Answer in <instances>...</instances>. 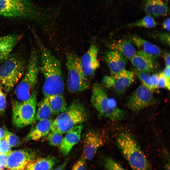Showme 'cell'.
I'll list each match as a JSON object with an SVG mask.
<instances>
[{
  "label": "cell",
  "mask_w": 170,
  "mask_h": 170,
  "mask_svg": "<svg viewBox=\"0 0 170 170\" xmlns=\"http://www.w3.org/2000/svg\"><path fill=\"white\" fill-rule=\"evenodd\" d=\"M91 101L100 115L112 120H120L126 116L125 112L118 107L114 99L108 97L104 86L100 83L93 84Z\"/></svg>",
  "instance_id": "obj_5"
},
{
  "label": "cell",
  "mask_w": 170,
  "mask_h": 170,
  "mask_svg": "<svg viewBox=\"0 0 170 170\" xmlns=\"http://www.w3.org/2000/svg\"><path fill=\"white\" fill-rule=\"evenodd\" d=\"M134 72L142 82L143 85L152 92L154 89L151 79L150 76L146 72L138 70L134 68Z\"/></svg>",
  "instance_id": "obj_27"
},
{
  "label": "cell",
  "mask_w": 170,
  "mask_h": 170,
  "mask_svg": "<svg viewBox=\"0 0 170 170\" xmlns=\"http://www.w3.org/2000/svg\"><path fill=\"white\" fill-rule=\"evenodd\" d=\"M99 48L95 44H92L87 51L80 58L82 70L87 77L92 76L99 66L97 57Z\"/></svg>",
  "instance_id": "obj_12"
},
{
  "label": "cell",
  "mask_w": 170,
  "mask_h": 170,
  "mask_svg": "<svg viewBox=\"0 0 170 170\" xmlns=\"http://www.w3.org/2000/svg\"><path fill=\"white\" fill-rule=\"evenodd\" d=\"M168 4L169 0H142V6L146 14L157 17L169 14Z\"/></svg>",
  "instance_id": "obj_16"
},
{
  "label": "cell",
  "mask_w": 170,
  "mask_h": 170,
  "mask_svg": "<svg viewBox=\"0 0 170 170\" xmlns=\"http://www.w3.org/2000/svg\"><path fill=\"white\" fill-rule=\"evenodd\" d=\"M37 41L40 51V70L44 78V97L62 95L64 83L61 63L38 38Z\"/></svg>",
  "instance_id": "obj_1"
},
{
  "label": "cell",
  "mask_w": 170,
  "mask_h": 170,
  "mask_svg": "<svg viewBox=\"0 0 170 170\" xmlns=\"http://www.w3.org/2000/svg\"><path fill=\"white\" fill-rule=\"evenodd\" d=\"M157 25V22L153 17L147 14L142 18L134 22L128 24L123 27H143L151 28L155 27Z\"/></svg>",
  "instance_id": "obj_26"
},
{
  "label": "cell",
  "mask_w": 170,
  "mask_h": 170,
  "mask_svg": "<svg viewBox=\"0 0 170 170\" xmlns=\"http://www.w3.org/2000/svg\"><path fill=\"white\" fill-rule=\"evenodd\" d=\"M104 144V139L99 133L89 132L85 136L82 154L86 160H91L94 157L98 149Z\"/></svg>",
  "instance_id": "obj_13"
},
{
  "label": "cell",
  "mask_w": 170,
  "mask_h": 170,
  "mask_svg": "<svg viewBox=\"0 0 170 170\" xmlns=\"http://www.w3.org/2000/svg\"><path fill=\"white\" fill-rule=\"evenodd\" d=\"M160 41L164 44L170 47V34L168 33H161L157 34Z\"/></svg>",
  "instance_id": "obj_34"
},
{
  "label": "cell",
  "mask_w": 170,
  "mask_h": 170,
  "mask_svg": "<svg viewBox=\"0 0 170 170\" xmlns=\"http://www.w3.org/2000/svg\"><path fill=\"white\" fill-rule=\"evenodd\" d=\"M68 160L64 161L62 164L55 168L53 170H65L68 162Z\"/></svg>",
  "instance_id": "obj_42"
},
{
  "label": "cell",
  "mask_w": 170,
  "mask_h": 170,
  "mask_svg": "<svg viewBox=\"0 0 170 170\" xmlns=\"http://www.w3.org/2000/svg\"><path fill=\"white\" fill-rule=\"evenodd\" d=\"M39 58L36 51L32 50L26 71L20 81L14 89V94L18 101L28 100L36 91L35 88L40 70Z\"/></svg>",
  "instance_id": "obj_4"
},
{
  "label": "cell",
  "mask_w": 170,
  "mask_h": 170,
  "mask_svg": "<svg viewBox=\"0 0 170 170\" xmlns=\"http://www.w3.org/2000/svg\"><path fill=\"white\" fill-rule=\"evenodd\" d=\"M63 137L62 134L52 132L48 134L47 140L52 146L60 147Z\"/></svg>",
  "instance_id": "obj_29"
},
{
  "label": "cell",
  "mask_w": 170,
  "mask_h": 170,
  "mask_svg": "<svg viewBox=\"0 0 170 170\" xmlns=\"http://www.w3.org/2000/svg\"><path fill=\"white\" fill-rule=\"evenodd\" d=\"M170 67L166 66L163 71L166 82V88L170 90Z\"/></svg>",
  "instance_id": "obj_36"
},
{
  "label": "cell",
  "mask_w": 170,
  "mask_h": 170,
  "mask_svg": "<svg viewBox=\"0 0 170 170\" xmlns=\"http://www.w3.org/2000/svg\"><path fill=\"white\" fill-rule=\"evenodd\" d=\"M56 162L52 157H39L31 160L25 170H51Z\"/></svg>",
  "instance_id": "obj_23"
},
{
  "label": "cell",
  "mask_w": 170,
  "mask_h": 170,
  "mask_svg": "<svg viewBox=\"0 0 170 170\" xmlns=\"http://www.w3.org/2000/svg\"><path fill=\"white\" fill-rule=\"evenodd\" d=\"M152 91L144 85H140L128 99L127 105L131 111L138 112L155 103Z\"/></svg>",
  "instance_id": "obj_10"
},
{
  "label": "cell",
  "mask_w": 170,
  "mask_h": 170,
  "mask_svg": "<svg viewBox=\"0 0 170 170\" xmlns=\"http://www.w3.org/2000/svg\"><path fill=\"white\" fill-rule=\"evenodd\" d=\"M102 56L112 76L115 75L125 69L127 59L117 51L110 50L105 51L103 53Z\"/></svg>",
  "instance_id": "obj_14"
},
{
  "label": "cell",
  "mask_w": 170,
  "mask_h": 170,
  "mask_svg": "<svg viewBox=\"0 0 170 170\" xmlns=\"http://www.w3.org/2000/svg\"><path fill=\"white\" fill-rule=\"evenodd\" d=\"M86 160L82 154L79 159L74 164L72 170H87Z\"/></svg>",
  "instance_id": "obj_31"
},
{
  "label": "cell",
  "mask_w": 170,
  "mask_h": 170,
  "mask_svg": "<svg viewBox=\"0 0 170 170\" xmlns=\"http://www.w3.org/2000/svg\"><path fill=\"white\" fill-rule=\"evenodd\" d=\"M37 102V92L35 91L28 100L16 101L12 106V122L18 128H22L35 121Z\"/></svg>",
  "instance_id": "obj_9"
},
{
  "label": "cell",
  "mask_w": 170,
  "mask_h": 170,
  "mask_svg": "<svg viewBox=\"0 0 170 170\" xmlns=\"http://www.w3.org/2000/svg\"><path fill=\"white\" fill-rule=\"evenodd\" d=\"M53 121L50 118L39 121L25 137L24 141L37 140L48 134L51 131Z\"/></svg>",
  "instance_id": "obj_20"
},
{
  "label": "cell",
  "mask_w": 170,
  "mask_h": 170,
  "mask_svg": "<svg viewBox=\"0 0 170 170\" xmlns=\"http://www.w3.org/2000/svg\"><path fill=\"white\" fill-rule=\"evenodd\" d=\"M52 115L48 97H44L38 104L37 111L36 113L35 121H39L49 119Z\"/></svg>",
  "instance_id": "obj_25"
},
{
  "label": "cell",
  "mask_w": 170,
  "mask_h": 170,
  "mask_svg": "<svg viewBox=\"0 0 170 170\" xmlns=\"http://www.w3.org/2000/svg\"><path fill=\"white\" fill-rule=\"evenodd\" d=\"M5 170H10V169H7Z\"/></svg>",
  "instance_id": "obj_46"
},
{
  "label": "cell",
  "mask_w": 170,
  "mask_h": 170,
  "mask_svg": "<svg viewBox=\"0 0 170 170\" xmlns=\"http://www.w3.org/2000/svg\"><path fill=\"white\" fill-rule=\"evenodd\" d=\"M102 1L103 3H104L105 4H109L113 2L115 0H100Z\"/></svg>",
  "instance_id": "obj_44"
},
{
  "label": "cell",
  "mask_w": 170,
  "mask_h": 170,
  "mask_svg": "<svg viewBox=\"0 0 170 170\" xmlns=\"http://www.w3.org/2000/svg\"><path fill=\"white\" fill-rule=\"evenodd\" d=\"M166 88V82L162 72H161L158 75V81L157 85V88Z\"/></svg>",
  "instance_id": "obj_37"
},
{
  "label": "cell",
  "mask_w": 170,
  "mask_h": 170,
  "mask_svg": "<svg viewBox=\"0 0 170 170\" xmlns=\"http://www.w3.org/2000/svg\"><path fill=\"white\" fill-rule=\"evenodd\" d=\"M26 64L19 56H9L0 66V82L7 91L12 90L23 76Z\"/></svg>",
  "instance_id": "obj_8"
},
{
  "label": "cell",
  "mask_w": 170,
  "mask_h": 170,
  "mask_svg": "<svg viewBox=\"0 0 170 170\" xmlns=\"http://www.w3.org/2000/svg\"><path fill=\"white\" fill-rule=\"evenodd\" d=\"M116 139L122 154L133 170H151L145 155L131 134L121 132L118 135Z\"/></svg>",
  "instance_id": "obj_3"
},
{
  "label": "cell",
  "mask_w": 170,
  "mask_h": 170,
  "mask_svg": "<svg viewBox=\"0 0 170 170\" xmlns=\"http://www.w3.org/2000/svg\"><path fill=\"white\" fill-rule=\"evenodd\" d=\"M170 18L168 17L164 20L162 24V28L168 32L170 30Z\"/></svg>",
  "instance_id": "obj_40"
},
{
  "label": "cell",
  "mask_w": 170,
  "mask_h": 170,
  "mask_svg": "<svg viewBox=\"0 0 170 170\" xmlns=\"http://www.w3.org/2000/svg\"><path fill=\"white\" fill-rule=\"evenodd\" d=\"M0 170H2L1 169H0Z\"/></svg>",
  "instance_id": "obj_47"
},
{
  "label": "cell",
  "mask_w": 170,
  "mask_h": 170,
  "mask_svg": "<svg viewBox=\"0 0 170 170\" xmlns=\"http://www.w3.org/2000/svg\"><path fill=\"white\" fill-rule=\"evenodd\" d=\"M65 60L68 73L66 84L69 91L76 93L88 88L89 82L82 69L80 58L73 53H69L67 54Z\"/></svg>",
  "instance_id": "obj_7"
},
{
  "label": "cell",
  "mask_w": 170,
  "mask_h": 170,
  "mask_svg": "<svg viewBox=\"0 0 170 170\" xmlns=\"http://www.w3.org/2000/svg\"><path fill=\"white\" fill-rule=\"evenodd\" d=\"M110 50L117 51L126 58L130 60L136 52L130 41L125 40H119L113 41L108 44Z\"/></svg>",
  "instance_id": "obj_22"
},
{
  "label": "cell",
  "mask_w": 170,
  "mask_h": 170,
  "mask_svg": "<svg viewBox=\"0 0 170 170\" xmlns=\"http://www.w3.org/2000/svg\"><path fill=\"white\" fill-rule=\"evenodd\" d=\"M21 38V36L9 34L0 37V62L4 61Z\"/></svg>",
  "instance_id": "obj_19"
},
{
  "label": "cell",
  "mask_w": 170,
  "mask_h": 170,
  "mask_svg": "<svg viewBox=\"0 0 170 170\" xmlns=\"http://www.w3.org/2000/svg\"><path fill=\"white\" fill-rule=\"evenodd\" d=\"M113 76L115 81L113 87L119 94H123L134 82L135 78L133 72L125 69Z\"/></svg>",
  "instance_id": "obj_18"
},
{
  "label": "cell",
  "mask_w": 170,
  "mask_h": 170,
  "mask_svg": "<svg viewBox=\"0 0 170 170\" xmlns=\"http://www.w3.org/2000/svg\"><path fill=\"white\" fill-rule=\"evenodd\" d=\"M130 40L139 51L156 58L161 56L162 51L156 45L144 40L137 35H133Z\"/></svg>",
  "instance_id": "obj_21"
},
{
  "label": "cell",
  "mask_w": 170,
  "mask_h": 170,
  "mask_svg": "<svg viewBox=\"0 0 170 170\" xmlns=\"http://www.w3.org/2000/svg\"><path fill=\"white\" fill-rule=\"evenodd\" d=\"M0 16L48 23L52 14L49 8H40L30 0H0Z\"/></svg>",
  "instance_id": "obj_2"
},
{
  "label": "cell",
  "mask_w": 170,
  "mask_h": 170,
  "mask_svg": "<svg viewBox=\"0 0 170 170\" xmlns=\"http://www.w3.org/2000/svg\"><path fill=\"white\" fill-rule=\"evenodd\" d=\"M103 164L107 170H126L119 163L111 157L105 158L103 161Z\"/></svg>",
  "instance_id": "obj_28"
},
{
  "label": "cell",
  "mask_w": 170,
  "mask_h": 170,
  "mask_svg": "<svg viewBox=\"0 0 170 170\" xmlns=\"http://www.w3.org/2000/svg\"><path fill=\"white\" fill-rule=\"evenodd\" d=\"M151 82L154 90L157 88L158 81V75L154 74L150 76Z\"/></svg>",
  "instance_id": "obj_39"
},
{
  "label": "cell",
  "mask_w": 170,
  "mask_h": 170,
  "mask_svg": "<svg viewBox=\"0 0 170 170\" xmlns=\"http://www.w3.org/2000/svg\"><path fill=\"white\" fill-rule=\"evenodd\" d=\"M6 104L5 95L0 86V115L5 111Z\"/></svg>",
  "instance_id": "obj_33"
},
{
  "label": "cell",
  "mask_w": 170,
  "mask_h": 170,
  "mask_svg": "<svg viewBox=\"0 0 170 170\" xmlns=\"http://www.w3.org/2000/svg\"><path fill=\"white\" fill-rule=\"evenodd\" d=\"M5 135L4 139L9 144L11 147L18 146L20 143V140L18 137L14 133L5 130Z\"/></svg>",
  "instance_id": "obj_30"
},
{
  "label": "cell",
  "mask_w": 170,
  "mask_h": 170,
  "mask_svg": "<svg viewBox=\"0 0 170 170\" xmlns=\"http://www.w3.org/2000/svg\"><path fill=\"white\" fill-rule=\"evenodd\" d=\"M114 78L113 76H105L103 78L104 85L107 88L113 87L114 84Z\"/></svg>",
  "instance_id": "obj_35"
},
{
  "label": "cell",
  "mask_w": 170,
  "mask_h": 170,
  "mask_svg": "<svg viewBox=\"0 0 170 170\" xmlns=\"http://www.w3.org/2000/svg\"><path fill=\"white\" fill-rule=\"evenodd\" d=\"M35 156L34 151L30 149L11 151L8 155L6 167L10 170H25L28 163Z\"/></svg>",
  "instance_id": "obj_11"
},
{
  "label": "cell",
  "mask_w": 170,
  "mask_h": 170,
  "mask_svg": "<svg viewBox=\"0 0 170 170\" xmlns=\"http://www.w3.org/2000/svg\"><path fill=\"white\" fill-rule=\"evenodd\" d=\"M87 118V114L83 105L78 101H74L53 121L51 131L62 134L66 133L85 122Z\"/></svg>",
  "instance_id": "obj_6"
},
{
  "label": "cell",
  "mask_w": 170,
  "mask_h": 170,
  "mask_svg": "<svg viewBox=\"0 0 170 170\" xmlns=\"http://www.w3.org/2000/svg\"><path fill=\"white\" fill-rule=\"evenodd\" d=\"M157 58L140 51L136 52L130 60L134 68L149 73L153 72L157 66Z\"/></svg>",
  "instance_id": "obj_15"
},
{
  "label": "cell",
  "mask_w": 170,
  "mask_h": 170,
  "mask_svg": "<svg viewBox=\"0 0 170 170\" xmlns=\"http://www.w3.org/2000/svg\"><path fill=\"white\" fill-rule=\"evenodd\" d=\"M164 58L166 66L170 67V55L169 52L165 51L164 53Z\"/></svg>",
  "instance_id": "obj_41"
},
{
  "label": "cell",
  "mask_w": 170,
  "mask_h": 170,
  "mask_svg": "<svg viewBox=\"0 0 170 170\" xmlns=\"http://www.w3.org/2000/svg\"><path fill=\"white\" fill-rule=\"evenodd\" d=\"M83 128L82 125L80 124L66 133L60 146V151L64 156L67 155L73 146L78 142Z\"/></svg>",
  "instance_id": "obj_17"
},
{
  "label": "cell",
  "mask_w": 170,
  "mask_h": 170,
  "mask_svg": "<svg viewBox=\"0 0 170 170\" xmlns=\"http://www.w3.org/2000/svg\"><path fill=\"white\" fill-rule=\"evenodd\" d=\"M11 151V147L4 138L0 140V153L9 154Z\"/></svg>",
  "instance_id": "obj_32"
},
{
  "label": "cell",
  "mask_w": 170,
  "mask_h": 170,
  "mask_svg": "<svg viewBox=\"0 0 170 170\" xmlns=\"http://www.w3.org/2000/svg\"><path fill=\"white\" fill-rule=\"evenodd\" d=\"M48 98L52 114L58 115L66 110L67 104L62 95L50 96Z\"/></svg>",
  "instance_id": "obj_24"
},
{
  "label": "cell",
  "mask_w": 170,
  "mask_h": 170,
  "mask_svg": "<svg viewBox=\"0 0 170 170\" xmlns=\"http://www.w3.org/2000/svg\"><path fill=\"white\" fill-rule=\"evenodd\" d=\"M8 154L0 153V169L6 167Z\"/></svg>",
  "instance_id": "obj_38"
},
{
  "label": "cell",
  "mask_w": 170,
  "mask_h": 170,
  "mask_svg": "<svg viewBox=\"0 0 170 170\" xmlns=\"http://www.w3.org/2000/svg\"><path fill=\"white\" fill-rule=\"evenodd\" d=\"M166 170H170V163L169 161L167 162L165 165Z\"/></svg>",
  "instance_id": "obj_45"
},
{
  "label": "cell",
  "mask_w": 170,
  "mask_h": 170,
  "mask_svg": "<svg viewBox=\"0 0 170 170\" xmlns=\"http://www.w3.org/2000/svg\"><path fill=\"white\" fill-rule=\"evenodd\" d=\"M5 135V130L0 127V140L4 138Z\"/></svg>",
  "instance_id": "obj_43"
}]
</instances>
